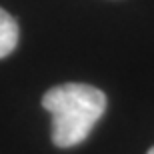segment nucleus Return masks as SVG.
Here are the masks:
<instances>
[{"label": "nucleus", "mask_w": 154, "mask_h": 154, "mask_svg": "<svg viewBox=\"0 0 154 154\" xmlns=\"http://www.w3.org/2000/svg\"><path fill=\"white\" fill-rule=\"evenodd\" d=\"M42 108L52 116V142L72 148L88 138L106 110V94L82 82L58 84L42 96Z\"/></svg>", "instance_id": "f257e3e1"}, {"label": "nucleus", "mask_w": 154, "mask_h": 154, "mask_svg": "<svg viewBox=\"0 0 154 154\" xmlns=\"http://www.w3.org/2000/svg\"><path fill=\"white\" fill-rule=\"evenodd\" d=\"M18 44V24L6 10L0 8V58L8 56Z\"/></svg>", "instance_id": "f03ea898"}, {"label": "nucleus", "mask_w": 154, "mask_h": 154, "mask_svg": "<svg viewBox=\"0 0 154 154\" xmlns=\"http://www.w3.org/2000/svg\"><path fill=\"white\" fill-rule=\"evenodd\" d=\"M146 154H154V146H152V148H150V150H148V152H146Z\"/></svg>", "instance_id": "7ed1b4c3"}]
</instances>
